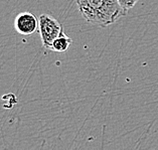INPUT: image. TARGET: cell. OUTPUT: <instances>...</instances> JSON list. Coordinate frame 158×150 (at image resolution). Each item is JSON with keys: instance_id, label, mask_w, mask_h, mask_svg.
<instances>
[{"instance_id": "obj_1", "label": "cell", "mask_w": 158, "mask_h": 150, "mask_svg": "<svg viewBox=\"0 0 158 150\" xmlns=\"http://www.w3.org/2000/svg\"><path fill=\"white\" fill-rule=\"evenodd\" d=\"M76 2L85 20L100 27L115 23L126 14L118 0H76Z\"/></svg>"}, {"instance_id": "obj_2", "label": "cell", "mask_w": 158, "mask_h": 150, "mask_svg": "<svg viewBox=\"0 0 158 150\" xmlns=\"http://www.w3.org/2000/svg\"><path fill=\"white\" fill-rule=\"evenodd\" d=\"M38 32L40 34L42 45L49 48L53 40L64 32L63 25L55 17L48 14H41L38 17Z\"/></svg>"}, {"instance_id": "obj_3", "label": "cell", "mask_w": 158, "mask_h": 150, "mask_svg": "<svg viewBox=\"0 0 158 150\" xmlns=\"http://www.w3.org/2000/svg\"><path fill=\"white\" fill-rule=\"evenodd\" d=\"M14 28L21 35H30L38 29V18L28 11L21 12L15 17Z\"/></svg>"}, {"instance_id": "obj_4", "label": "cell", "mask_w": 158, "mask_h": 150, "mask_svg": "<svg viewBox=\"0 0 158 150\" xmlns=\"http://www.w3.org/2000/svg\"><path fill=\"white\" fill-rule=\"evenodd\" d=\"M72 42H73L72 38H70L68 35H65L64 32H63L59 37L53 40L51 49L56 52H64L70 48Z\"/></svg>"}, {"instance_id": "obj_5", "label": "cell", "mask_w": 158, "mask_h": 150, "mask_svg": "<svg viewBox=\"0 0 158 150\" xmlns=\"http://www.w3.org/2000/svg\"><path fill=\"white\" fill-rule=\"evenodd\" d=\"M120 5L122 6V8L124 9V11L127 13L128 10L132 8L133 6H135V4L138 2V0H118Z\"/></svg>"}]
</instances>
